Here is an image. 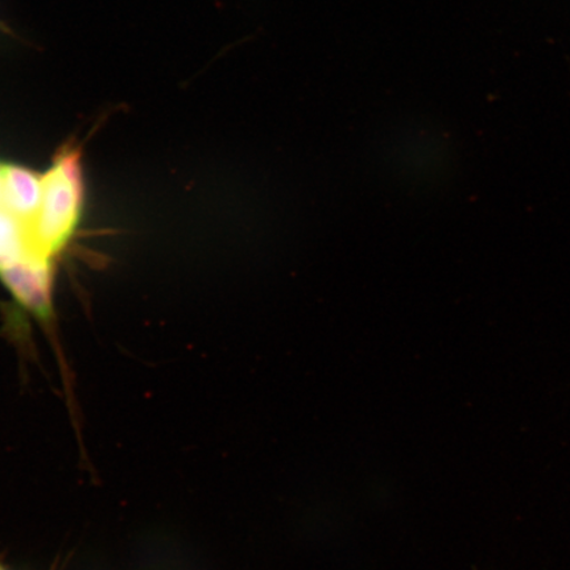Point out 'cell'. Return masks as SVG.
I'll use <instances>...</instances> for the list:
<instances>
[{
  "instance_id": "1",
  "label": "cell",
  "mask_w": 570,
  "mask_h": 570,
  "mask_svg": "<svg viewBox=\"0 0 570 570\" xmlns=\"http://www.w3.org/2000/svg\"><path fill=\"white\" fill-rule=\"evenodd\" d=\"M85 205L81 151L66 147L42 175L38 212L30 225L32 253L53 261L73 237Z\"/></svg>"
},
{
  "instance_id": "4",
  "label": "cell",
  "mask_w": 570,
  "mask_h": 570,
  "mask_svg": "<svg viewBox=\"0 0 570 570\" xmlns=\"http://www.w3.org/2000/svg\"><path fill=\"white\" fill-rule=\"evenodd\" d=\"M30 225L0 205V269L36 256L31 247Z\"/></svg>"
},
{
  "instance_id": "2",
  "label": "cell",
  "mask_w": 570,
  "mask_h": 570,
  "mask_svg": "<svg viewBox=\"0 0 570 570\" xmlns=\"http://www.w3.org/2000/svg\"><path fill=\"white\" fill-rule=\"evenodd\" d=\"M53 261L30 256L0 269V282L16 302L42 323L53 317Z\"/></svg>"
},
{
  "instance_id": "5",
  "label": "cell",
  "mask_w": 570,
  "mask_h": 570,
  "mask_svg": "<svg viewBox=\"0 0 570 570\" xmlns=\"http://www.w3.org/2000/svg\"><path fill=\"white\" fill-rule=\"evenodd\" d=\"M0 570H7V569H4L2 566H0Z\"/></svg>"
},
{
  "instance_id": "3",
  "label": "cell",
  "mask_w": 570,
  "mask_h": 570,
  "mask_svg": "<svg viewBox=\"0 0 570 570\" xmlns=\"http://www.w3.org/2000/svg\"><path fill=\"white\" fill-rule=\"evenodd\" d=\"M41 190L42 175L18 164L0 163V198L7 210L31 224Z\"/></svg>"
},
{
  "instance_id": "6",
  "label": "cell",
  "mask_w": 570,
  "mask_h": 570,
  "mask_svg": "<svg viewBox=\"0 0 570 570\" xmlns=\"http://www.w3.org/2000/svg\"><path fill=\"white\" fill-rule=\"evenodd\" d=\"M0 205H2V198H0Z\"/></svg>"
}]
</instances>
